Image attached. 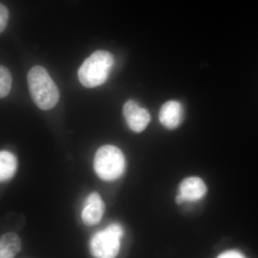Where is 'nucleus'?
<instances>
[{
    "label": "nucleus",
    "mask_w": 258,
    "mask_h": 258,
    "mask_svg": "<svg viewBox=\"0 0 258 258\" xmlns=\"http://www.w3.org/2000/svg\"><path fill=\"white\" fill-rule=\"evenodd\" d=\"M28 83L32 101L39 108L47 111L57 105L60 93L45 68H32L28 74Z\"/></svg>",
    "instance_id": "f257e3e1"
},
{
    "label": "nucleus",
    "mask_w": 258,
    "mask_h": 258,
    "mask_svg": "<svg viewBox=\"0 0 258 258\" xmlns=\"http://www.w3.org/2000/svg\"><path fill=\"white\" fill-rule=\"evenodd\" d=\"M114 64L113 56L108 51L97 50L83 62L78 73L84 87H98L106 82Z\"/></svg>",
    "instance_id": "f03ea898"
},
{
    "label": "nucleus",
    "mask_w": 258,
    "mask_h": 258,
    "mask_svg": "<svg viewBox=\"0 0 258 258\" xmlns=\"http://www.w3.org/2000/svg\"><path fill=\"white\" fill-rule=\"evenodd\" d=\"M95 172L104 181H111L119 179L124 173V155L119 148L105 145L98 149L93 161Z\"/></svg>",
    "instance_id": "7ed1b4c3"
},
{
    "label": "nucleus",
    "mask_w": 258,
    "mask_h": 258,
    "mask_svg": "<svg viewBox=\"0 0 258 258\" xmlns=\"http://www.w3.org/2000/svg\"><path fill=\"white\" fill-rule=\"evenodd\" d=\"M123 229L118 223L111 224L95 234L90 242V251L95 258H115L120 250Z\"/></svg>",
    "instance_id": "20e7f679"
},
{
    "label": "nucleus",
    "mask_w": 258,
    "mask_h": 258,
    "mask_svg": "<svg viewBox=\"0 0 258 258\" xmlns=\"http://www.w3.org/2000/svg\"><path fill=\"white\" fill-rule=\"evenodd\" d=\"M207 190L206 184L201 178L197 176L186 178L179 185L176 203L182 205L185 203L198 202L205 196Z\"/></svg>",
    "instance_id": "39448f33"
},
{
    "label": "nucleus",
    "mask_w": 258,
    "mask_h": 258,
    "mask_svg": "<svg viewBox=\"0 0 258 258\" xmlns=\"http://www.w3.org/2000/svg\"><path fill=\"white\" fill-rule=\"evenodd\" d=\"M123 113L129 128L136 133H141L145 130L151 120L149 112L139 106L133 100L125 102Z\"/></svg>",
    "instance_id": "423d86ee"
},
{
    "label": "nucleus",
    "mask_w": 258,
    "mask_h": 258,
    "mask_svg": "<svg viewBox=\"0 0 258 258\" xmlns=\"http://www.w3.org/2000/svg\"><path fill=\"white\" fill-rule=\"evenodd\" d=\"M105 210L106 207L101 195L96 191L90 194L85 200L84 208L81 214L83 223L89 227L99 223Z\"/></svg>",
    "instance_id": "0eeeda50"
},
{
    "label": "nucleus",
    "mask_w": 258,
    "mask_h": 258,
    "mask_svg": "<svg viewBox=\"0 0 258 258\" xmlns=\"http://www.w3.org/2000/svg\"><path fill=\"white\" fill-rule=\"evenodd\" d=\"M184 110L181 103L177 101H169L161 107L159 113V121L165 128L173 130L181 125Z\"/></svg>",
    "instance_id": "6e6552de"
},
{
    "label": "nucleus",
    "mask_w": 258,
    "mask_h": 258,
    "mask_svg": "<svg viewBox=\"0 0 258 258\" xmlns=\"http://www.w3.org/2000/svg\"><path fill=\"white\" fill-rule=\"evenodd\" d=\"M21 249V240L14 232L5 234L0 239V258H14Z\"/></svg>",
    "instance_id": "1a4fd4ad"
},
{
    "label": "nucleus",
    "mask_w": 258,
    "mask_h": 258,
    "mask_svg": "<svg viewBox=\"0 0 258 258\" xmlns=\"http://www.w3.org/2000/svg\"><path fill=\"white\" fill-rule=\"evenodd\" d=\"M18 161L16 157L8 151L0 152V180L6 181L11 179L16 172Z\"/></svg>",
    "instance_id": "9d476101"
},
{
    "label": "nucleus",
    "mask_w": 258,
    "mask_h": 258,
    "mask_svg": "<svg viewBox=\"0 0 258 258\" xmlns=\"http://www.w3.org/2000/svg\"><path fill=\"white\" fill-rule=\"evenodd\" d=\"M12 79L11 74L9 70L5 66L0 67V97L1 98H5L10 92L11 90Z\"/></svg>",
    "instance_id": "9b49d317"
},
{
    "label": "nucleus",
    "mask_w": 258,
    "mask_h": 258,
    "mask_svg": "<svg viewBox=\"0 0 258 258\" xmlns=\"http://www.w3.org/2000/svg\"><path fill=\"white\" fill-rule=\"evenodd\" d=\"M9 19V12L4 5H0V32L4 31Z\"/></svg>",
    "instance_id": "f8f14e48"
},
{
    "label": "nucleus",
    "mask_w": 258,
    "mask_h": 258,
    "mask_svg": "<svg viewBox=\"0 0 258 258\" xmlns=\"http://www.w3.org/2000/svg\"><path fill=\"white\" fill-rule=\"evenodd\" d=\"M217 258H246L238 251L229 250L221 253Z\"/></svg>",
    "instance_id": "ddd939ff"
}]
</instances>
